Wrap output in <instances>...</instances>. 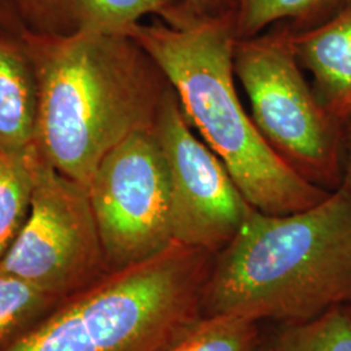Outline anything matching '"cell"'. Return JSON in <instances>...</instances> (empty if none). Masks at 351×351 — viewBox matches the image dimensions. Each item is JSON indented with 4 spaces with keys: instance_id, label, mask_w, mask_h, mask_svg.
Wrapping results in <instances>:
<instances>
[{
    "instance_id": "4fadbf2b",
    "label": "cell",
    "mask_w": 351,
    "mask_h": 351,
    "mask_svg": "<svg viewBox=\"0 0 351 351\" xmlns=\"http://www.w3.org/2000/svg\"><path fill=\"white\" fill-rule=\"evenodd\" d=\"M39 160L36 146L23 152H0V261L30 213Z\"/></svg>"
},
{
    "instance_id": "8fae6325",
    "label": "cell",
    "mask_w": 351,
    "mask_h": 351,
    "mask_svg": "<svg viewBox=\"0 0 351 351\" xmlns=\"http://www.w3.org/2000/svg\"><path fill=\"white\" fill-rule=\"evenodd\" d=\"M38 88L21 34L0 29V152L34 146Z\"/></svg>"
},
{
    "instance_id": "7c38bea8",
    "label": "cell",
    "mask_w": 351,
    "mask_h": 351,
    "mask_svg": "<svg viewBox=\"0 0 351 351\" xmlns=\"http://www.w3.org/2000/svg\"><path fill=\"white\" fill-rule=\"evenodd\" d=\"M351 0H237L236 37L259 36L274 26L294 33L313 29L339 12Z\"/></svg>"
},
{
    "instance_id": "e0dca14e",
    "label": "cell",
    "mask_w": 351,
    "mask_h": 351,
    "mask_svg": "<svg viewBox=\"0 0 351 351\" xmlns=\"http://www.w3.org/2000/svg\"><path fill=\"white\" fill-rule=\"evenodd\" d=\"M189 11L198 19L234 14L237 0H185Z\"/></svg>"
},
{
    "instance_id": "2e32d148",
    "label": "cell",
    "mask_w": 351,
    "mask_h": 351,
    "mask_svg": "<svg viewBox=\"0 0 351 351\" xmlns=\"http://www.w3.org/2000/svg\"><path fill=\"white\" fill-rule=\"evenodd\" d=\"M265 351H351V315L339 307L314 320L285 326Z\"/></svg>"
},
{
    "instance_id": "ac0fdd59",
    "label": "cell",
    "mask_w": 351,
    "mask_h": 351,
    "mask_svg": "<svg viewBox=\"0 0 351 351\" xmlns=\"http://www.w3.org/2000/svg\"><path fill=\"white\" fill-rule=\"evenodd\" d=\"M351 202V117L343 124L342 137V180L337 189Z\"/></svg>"
},
{
    "instance_id": "3957f363",
    "label": "cell",
    "mask_w": 351,
    "mask_h": 351,
    "mask_svg": "<svg viewBox=\"0 0 351 351\" xmlns=\"http://www.w3.org/2000/svg\"><path fill=\"white\" fill-rule=\"evenodd\" d=\"M136 39L162 69L190 125L219 156L252 208L288 215L332 193L290 168L265 142L239 98L233 68L234 14L198 19L185 27L139 23Z\"/></svg>"
},
{
    "instance_id": "5b68a950",
    "label": "cell",
    "mask_w": 351,
    "mask_h": 351,
    "mask_svg": "<svg viewBox=\"0 0 351 351\" xmlns=\"http://www.w3.org/2000/svg\"><path fill=\"white\" fill-rule=\"evenodd\" d=\"M291 32L278 25L237 38L234 75L268 146L307 181L336 191L342 180L343 124L328 112L304 77Z\"/></svg>"
},
{
    "instance_id": "8992f818",
    "label": "cell",
    "mask_w": 351,
    "mask_h": 351,
    "mask_svg": "<svg viewBox=\"0 0 351 351\" xmlns=\"http://www.w3.org/2000/svg\"><path fill=\"white\" fill-rule=\"evenodd\" d=\"M0 269L66 300L110 272L88 188L39 160L30 213Z\"/></svg>"
},
{
    "instance_id": "6da1fadb",
    "label": "cell",
    "mask_w": 351,
    "mask_h": 351,
    "mask_svg": "<svg viewBox=\"0 0 351 351\" xmlns=\"http://www.w3.org/2000/svg\"><path fill=\"white\" fill-rule=\"evenodd\" d=\"M38 88L34 146L53 169L88 188L101 159L152 129L171 88L128 34L21 33Z\"/></svg>"
},
{
    "instance_id": "52a82bcc",
    "label": "cell",
    "mask_w": 351,
    "mask_h": 351,
    "mask_svg": "<svg viewBox=\"0 0 351 351\" xmlns=\"http://www.w3.org/2000/svg\"><path fill=\"white\" fill-rule=\"evenodd\" d=\"M88 191L110 271L143 262L173 242L169 175L154 128L116 145Z\"/></svg>"
},
{
    "instance_id": "9c48e42d",
    "label": "cell",
    "mask_w": 351,
    "mask_h": 351,
    "mask_svg": "<svg viewBox=\"0 0 351 351\" xmlns=\"http://www.w3.org/2000/svg\"><path fill=\"white\" fill-rule=\"evenodd\" d=\"M12 4L23 32L46 37L128 34L149 14L173 27L198 20L185 0H12Z\"/></svg>"
},
{
    "instance_id": "d6986e66",
    "label": "cell",
    "mask_w": 351,
    "mask_h": 351,
    "mask_svg": "<svg viewBox=\"0 0 351 351\" xmlns=\"http://www.w3.org/2000/svg\"><path fill=\"white\" fill-rule=\"evenodd\" d=\"M345 310H346V311H348V313L351 315V303L345 307Z\"/></svg>"
},
{
    "instance_id": "30bf717a",
    "label": "cell",
    "mask_w": 351,
    "mask_h": 351,
    "mask_svg": "<svg viewBox=\"0 0 351 351\" xmlns=\"http://www.w3.org/2000/svg\"><path fill=\"white\" fill-rule=\"evenodd\" d=\"M291 43L316 97L345 124L351 117V1L323 24L291 32Z\"/></svg>"
},
{
    "instance_id": "5bb4252c",
    "label": "cell",
    "mask_w": 351,
    "mask_h": 351,
    "mask_svg": "<svg viewBox=\"0 0 351 351\" xmlns=\"http://www.w3.org/2000/svg\"><path fill=\"white\" fill-rule=\"evenodd\" d=\"M63 301L0 269V349L23 336Z\"/></svg>"
},
{
    "instance_id": "7a4b0ae2",
    "label": "cell",
    "mask_w": 351,
    "mask_h": 351,
    "mask_svg": "<svg viewBox=\"0 0 351 351\" xmlns=\"http://www.w3.org/2000/svg\"><path fill=\"white\" fill-rule=\"evenodd\" d=\"M351 303V202L339 190L311 208H251L213 256L203 316L302 324Z\"/></svg>"
},
{
    "instance_id": "ba28073f",
    "label": "cell",
    "mask_w": 351,
    "mask_h": 351,
    "mask_svg": "<svg viewBox=\"0 0 351 351\" xmlns=\"http://www.w3.org/2000/svg\"><path fill=\"white\" fill-rule=\"evenodd\" d=\"M154 132L169 175L173 241L216 255L236 237L252 207L224 163L190 125L172 88Z\"/></svg>"
},
{
    "instance_id": "9a60e30c",
    "label": "cell",
    "mask_w": 351,
    "mask_h": 351,
    "mask_svg": "<svg viewBox=\"0 0 351 351\" xmlns=\"http://www.w3.org/2000/svg\"><path fill=\"white\" fill-rule=\"evenodd\" d=\"M258 323L236 316H203L164 351H259Z\"/></svg>"
},
{
    "instance_id": "277c9868",
    "label": "cell",
    "mask_w": 351,
    "mask_h": 351,
    "mask_svg": "<svg viewBox=\"0 0 351 351\" xmlns=\"http://www.w3.org/2000/svg\"><path fill=\"white\" fill-rule=\"evenodd\" d=\"M213 261L173 241L64 300L0 351H164L203 317Z\"/></svg>"
}]
</instances>
